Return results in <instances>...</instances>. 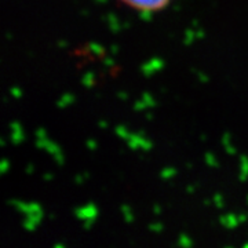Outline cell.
Instances as JSON below:
<instances>
[{
    "instance_id": "1",
    "label": "cell",
    "mask_w": 248,
    "mask_h": 248,
    "mask_svg": "<svg viewBox=\"0 0 248 248\" xmlns=\"http://www.w3.org/2000/svg\"><path fill=\"white\" fill-rule=\"evenodd\" d=\"M10 205H13L16 210H18L19 213H22L25 215V219L36 222L39 225V222L43 219V210L42 207L37 203H24L19 200H10Z\"/></svg>"
},
{
    "instance_id": "2",
    "label": "cell",
    "mask_w": 248,
    "mask_h": 248,
    "mask_svg": "<svg viewBox=\"0 0 248 248\" xmlns=\"http://www.w3.org/2000/svg\"><path fill=\"white\" fill-rule=\"evenodd\" d=\"M36 148H37V149H45V151L48 152V153L53 156L54 161H55L58 166H62V164H63V155H62L60 146H58L55 142L50 141L47 137L36 138Z\"/></svg>"
},
{
    "instance_id": "3",
    "label": "cell",
    "mask_w": 248,
    "mask_h": 248,
    "mask_svg": "<svg viewBox=\"0 0 248 248\" xmlns=\"http://www.w3.org/2000/svg\"><path fill=\"white\" fill-rule=\"evenodd\" d=\"M127 142V146L133 151L137 149H142V151H151L152 149V142L143 135L142 131L138 133H130L128 138L125 140Z\"/></svg>"
},
{
    "instance_id": "4",
    "label": "cell",
    "mask_w": 248,
    "mask_h": 248,
    "mask_svg": "<svg viewBox=\"0 0 248 248\" xmlns=\"http://www.w3.org/2000/svg\"><path fill=\"white\" fill-rule=\"evenodd\" d=\"M125 4L131 6L134 9H149V10H160L166 7V4H169L170 0H122Z\"/></svg>"
},
{
    "instance_id": "5",
    "label": "cell",
    "mask_w": 248,
    "mask_h": 248,
    "mask_svg": "<svg viewBox=\"0 0 248 248\" xmlns=\"http://www.w3.org/2000/svg\"><path fill=\"white\" fill-rule=\"evenodd\" d=\"M75 217L78 219H81V221H87V219H95L98 215V210L95 207V204L89 203L83 207H78L75 208Z\"/></svg>"
},
{
    "instance_id": "6",
    "label": "cell",
    "mask_w": 248,
    "mask_h": 248,
    "mask_svg": "<svg viewBox=\"0 0 248 248\" xmlns=\"http://www.w3.org/2000/svg\"><path fill=\"white\" fill-rule=\"evenodd\" d=\"M164 66V61L161 58H152L146 63L141 65V73L143 76H151L153 73L159 72Z\"/></svg>"
},
{
    "instance_id": "7",
    "label": "cell",
    "mask_w": 248,
    "mask_h": 248,
    "mask_svg": "<svg viewBox=\"0 0 248 248\" xmlns=\"http://www.w3.org/2000/svg\"><path fill=\"white\" fill-rule=\"evenodd\" d=\"M10 141L13 142L14 145H18L24 141V133H22V125L18 123V122H11L10 123Z\"/></svg>"
},
{
    "instance_id": "8",
    "label": "cell",
    "mask_w": 248,
    "mask_h": 248,
    "mask_svg": "<svg viewBox=\"0 0 248 248\" xmlns=\"http://www.w3.org/2000/svg\"><path fill=\"white\" fill-rule=\"evenodd\" d=\"M222 226H225L226 229H236L239 226V217L234 215V214H225L219 218Z\"/></svg>"
},
{
    "instance_id": "9",
    "label": "cell",
    "mask_w": 248,
    "mask_h": 248,
    "mask_svg": "<svg viewBox=\"0 0 248 248\" xmlns=\"http://www.w3.org/2000/svg\"><path fill=\"white\" fill-rule=\"evenodd\" d=\"M107 21L108 24H109V29H110V32H113V33H117V32H120L123 28L120 25V22L117 21V17H116L113 13H109L107 16Z\"/></svg>"
},
{
    "instance_id": "10",
    "label": "cell",
    "mask_w": 248,
    "mask_h": 248,
    "mask_svg": "<svg viewBox=\"0 0 248 248\" xmlns=\"http://www.w3.org/2000/svg\"><path fill=\"white\" fill-rule=\"evenodd\" d=\"M248 178V157L241 156L240 157V175L239 179L241 182H246Z\"/></svg>"
},
{
    "instance_id": "11",
    "label": "cell",
    "mask_w": 248,
    "mask_h": 248,
    "mask_svg": "<svg viewBox=\"0 0 248 248\" xmlns=\"http://www.w3.org/2000/svg\"><path fill=\"white\" fill-rule=\"evenodd\" d=\"M222 145H223V148H225V151L228 152L229 155H236V149H234V146L232 145V135L229 133H223L222 135Z\"/></svg>"
},
{
    "instance_id": "12",
    "label": "cell",
    "mask_w": 248,
    "mask_h": 248,
    "mask_svg": "<svg viewBox=\"0 0 248 248\" xmlns=\"http://www.w3.org/2000/svg\"><path fill=\"white\" fill-rule=\"evenodd\" d=\"M75 101V97L69 94V93H66V94H62V97L57 101V108H66L72 105V102Z\"/></svg>"
},
{
    "instance_id": "13",
    "label": "cell",
    "mask_w": 248,
    "mask_h": 248,
    "mask_svg": "<svg viewBox=\"0 0 248 248\" xmlns=\"http://www.w3.org/2000/svg\"><path fill=\"white\" fill-rule=\"evenodd\" d=\"M120 211H122V214H123L124 221L127 222V223H131V222L134 221L133 211H131V208H130L127 204H122V207H120Z\"/></svg>"
},
{
    "instance_id": "14",
    "label": "cell",
    "mask_w": 248,
    "mask_h": 248,
    "mask_svg": "<svg viewBox=\"0 0 248 248\" xmlns=\"http://www.w3.org/2000/svg\"><path fill=\"white\" fill-rule=\"evenodd\" d=\"M179 247H184V248H189L192 246V239L185 234V233H182V234H179V237H178V243H177Z\"/></svg>"
},
{
    "instance_id": "15",
    "label": "cell",
    "mask_w": 248,
    "mask_h": 248,
    "mask_svg": "<svg viewBox=\"0 0 248 248\" xmlns=\"http://www.w3.org/2000/svg\"><path fill=\"white\" fill-rule=\"evenodd\" d=\"M195 39H196V29H193V28H187V29L185 31V40H184V43H185L186 46L192 45Z\"/></svg>"
},
{
    "instance_id": "16",
    "label": "cell",
    "mask_w": 248,
    "mask_h": 248,
    "mask_svg": "<svg viewBox=\"0 0 248 248\" xmlns=\"http://www.w3.org/2000/svg\"><path fill=\"white\" fill-rule=\"evenodd\" d=\"M81 83H83L84 87H93V84H94V73L93 72H86L83 79H81Z\"/></svg>"
},
{
    "instance_id": "17",
    "label": "cell",
    "mask_w": 248,
    "mask_h": 248,
    "mask_svg": "<svg viewBox=\"0 0 248 248\" xmlns=\"http://www.w3.org/2000/svg\"><path fill=\"white\" fill-rule=\"evenodd\" d=\"M87 47H89V51H91L93 54H95V55H98V57H102V55L105 54V51H104V47L97 45V43H89Z\"/></svg>"
},
{
    "instance_id": "18",
    "label": "cell",
    "mask_w": 248,
    "mask_h": 248,
    "mask_svg": "<svg viewBox=\"0 0 248 248\" xmlns=\"http://www.w3.org/2000/svg\"><path fill=\"white\" fill-rule=\"evenodd\" d=\"M174 175H177V170L174 169V167H166V169L161 170V172H160V177L163 178V179H170Z\"/></svg>"
},
{
    "instance_id": "19",
    "label": "cell",
    "mask_w": 248,
    "mask_h": 248,
    "mask_svg": "<svg viewBox=\"0 0 248 248\" xmlns=\"http://www.w3.org/2000/svg\"><path fill=\"white\" fill-rule=\"evenodd\" d=\"M115 133L119 138H122V140H124V141H125V140L128 138V135H130L128 130H127L124 125H117V127L115 128Z\"/></svg>"
},
{
    "instance_id": "20",
    "label": "cell",
    "mask_w": 248,
    "mask_h": 248,
    "mask_svg": "<svg viewBox=\"0 0 248 248\" xmlns=\"http://www.w3.org/2000/svg\"><path fill=\"white\" fill-rule=\"evenodd\" d=\"M204 159H205V163H207L210 167H218V161H217V159H215V156H214L213 153L207 152V153L204 155Z\"/></svg>"
},
{
    "instance_id": "21",
    "label": "cell",
    "mask_w": 248,
    "mask_h": 248,
    "mask_svg": "<svg viewBox=\"0 0 248 248\" xmlns=\"http://www.w3.org/2000/svg\"><path fill=\"white\" fill-rule=\"evenodd\" d=\"M141 98L145 101V104L148 105L149 108H155L156 107V101H155V98L152 97L149 93H142Z\"/></svg>"
},
{
    "instance_id": "22",
    "label": "cell",
    "mask_w": 248,
    "mask_h": 248,
    "mask_svg": "<svg viewBox=\"0 0 248 248\" xmlns=\"http://www.w3.org/2000/svg\"><path fill=\"white\" fill-rule=\"evenodd\" d=\"M152 11H153V10H149V9L140 10V18H141L142 21H151Z\"/></svg>"
},
{
    "instance_id": "23",
    "label": "cell",
    "mask_w": 248,
    "mask_h": 248,
    "mask_svg": "<svg viewBox=\"0 0 248 248\" xmlns=\"http://www.w3.org/2000/svg\"><path fill=\"white\" fill-rule=\"evenodd\" d=\"M10 167V163L7 159H3L0 161V174H6Z\"/></svg>"
},
{
    "instance_id": "24",
    "label": "cell",
    "mask_w": 248,
    "mask_h": 248,
    "mask_svg": "<svg viewBox=\"0 0 248 248\" xmlns=\"http://www.w3.org/2000/svg\"><path fill=\"white\" fill-rule=\"evenodd\" d=\"M214 204L218 207V208H222L223 207V197L221 196V193H217L214 196Z\"/></svg>"
},
{
    "instance_id": "25",
    "label": "cell",
    "mask_w": 248,
    "mask_h": 248,
    "mask_svg": "<svg viewBox=\"0 0 248 248\" xmlns=\"http://www.w3.org/2000/svg\"><path fill=\"white\" fill-rule=\"evenodd\" d=\"M10 95L13 98H21L22 97V91L18 89V87H11L10 89Z\"/></svg>"
},
{
    "instance_id": "26",
    "label": "cell",
    "mask_w": 248,
    "mask_h": 248,
    "mask_svg": "<svg viewBox=\"0 0 248 248\" xmlns=\"http://www.w3.org/2000/svg\"><path fill=\"white\" fill-rule=\"evenodd\" d=\"M146 107H148V105L145 104V101L141 98L140 101H137V102H135V105H134L133 108H134V110H143Z\"/></svg>"
},
{
    "instance_id": "27",
    "label": "cell",
    "mask_w": 248,
    "mask_h": 248,
    "mask_svg": "<svg viewBox=\"0 0 248 248\" xmlns=\"http://www.w3.org/2000/svg\"><path fill=\"white\" fill-rule=\"evenodd\" d=\"M193 72H195V73H196V76H197V78H199V79H200V81H202V83H207V81H208V78H207V76H205V75H204L203 72L196 71V69H193Z\"/></svg>"
},
{
    "instance_id": "28",
    "label": "cell",
    "mask_w": 248,
    "mask_h": 248,
    "mask_svg": "<svg viewBox=\"0 0 248 248\" xmlns=\"http://www.w3.org/2000/svg\"><path fill=\"white\" fill-rule=\"evenodd\" d=\"M87 177H89V174H87V172H84L83 175H76V177H75V182H76L78 185H81V184L84 182V179H86Z\"/></svg>"
},
{
    "instance_id": "29",
    "label": "cell",
    "mask_w": 248,
    "mask_h": 248,
    "mask_svg": "<svg viewBox=\"0 0 248 248\" xmlns=\"http://www.w3.org/2000/svg\"><path fill=\"white\" fill-rule=\"evenodd\" d=\"M149 229L152 232H161L163 231V225L161 223H151L149 225Z\"/></svg>"
},
{
    "instance_id": "30",
    "label": "cell",
    "mask_w": 248,
    "mask_h": 248,
    "mask_svg": "<svg viewBox=\"0 0 248 248\" xmlns=\"http://www.w3.org/2000/svg\"><path fill=\"white\" fill-rule=\"evenodd\" d=\"M86 146L89 148L90 151H95V149H97V142L94 141V140H87V142H86Z\"/></svg>"
},
{
    "instance_id": "31",
    "label": "cell",
    "mask_w": 248,
    "mask_h": 248,
    "mask_svg": "<svg viewBox=\"0 0 248 248\" xmlns=\"http://www.w3.org/2000/svg\"><path fill=\"white\" fill-rule=\"evenodd\" d=\"M35 137H36V138H42V137H47V134H46L45 128H43V127H39V128L36 130Z\"/></svg>"
},
{
    "instance_id": "32",
    "label": "cell",
    "mask_w": 248,
    "mask_h": 248,
    "mask_svg": "<svg viewBox=\"0 0 248 248\" xmlns=\"http://www.w3.org/2000/svg\"><path fill=\"white\" fill-rule=\"evenodd\" d=\"M104 65L108 66V68H110V66H113V65H115V61H113L112 58H109V57H108V58L104 60Z\"/></svg>"
},
{
    "instance_id": "33",
    "label": "cell",
    "mask_w": 248,
    "mask_h": 248,
    "mask_svg": "<svg viewBox=\"0 0 248 248\" xmlns=\"http://www.w3.org/2000/svg\"><path fill=\"white\" fill-rule=\"evenodd\" d=\"M196 29V39H203L204 32L200 29V28H195Z\"/></svg>"
},
{
    "instance_id": "34",
    "label": "cell",
    "mask_w": 248,
    "mask_h": 248,
    "mask_svg": "<svg viewBox=\"0 0 248 248\" xmlns=\"http://www.w3.org/2000/svg\"><path fill=\"white\" fill-rule=\"evenodd\" d=\"M84 222V229H90L91 226H93V222L94 219H87V221H83Z\"/></svg>"
},
{
    "instance_id": "35",
    "label": "cell",
    "mask_w": 248,
    "mask_h": 248,
    "mask_svg": "<svg viewBox=\"0 0 248 248\" xmlns=\"http://www.w3.org/2000/svg\"><path fill=\"white\" fill-rule=\"evenodd\" d=\"M25 171H27V174H32V172L35 171V166H33V164H28Z\"/></svg>"
},
{
    "instance_id": "36",
    "label": "cell",
    "mask_w": 248,
    "mask_h": 248,
    "mask_svg": "<svg viewBox=\"0 0 248 248\" xmlns=\"http://www.w3.org/2000/svg\"><path fill=\"white\" fill-rule=\"evenodd\" d=\"M160 211H161V208H160L159 204H155L153 205V213H155V215H159Z\"/></svg>"
},
{
    "instance_id": "37",
    "label": "cell",
    "mask_w": 248,
    "mask_h": 248,
    "mask_svg": "<svg viewBox=\"0 0 248 248\" xmlns=\"http://www.w3.org/2000/svg\"><path fill=\"white\" fill-rule=\"evenodd\" d=\"M237 217H239V221L240 222H244L248 218V214H239Z\"/></svg>"
},
{
    "instance_id": "38",
    "label": "cell",
    "mask_w": 248,
    "mask_h": 248,
    "mask_svg": "<svg viewBox=\"0 0 248 248\" xmlns=\"http://www.w3.org/2000/svg\"><path fill=\"white\" fill-rule=\"evenodd\" d=\"M117 97L122 98V99H127L128 95H127V93H124V91H119V93H117Z\"/></svg>"
},
{
    "instance_id": "39",
    "label": "cell",
    "mask_w": 248,
    "mask_h": 248,
    "mask_svg": "<svg viewBox=\"0 0 248 248\" xmlns=\"http://www.w3.org/2000/svg\"><path fill=\"white\" fill-rule=\"evenodd\" d=\"M43 179H45V181H47V182H48V181H51V179H53V174H50V172L43 174Z\"/></svg>"
},
{
    "instance_id": "40",
    "label": "cell",
    "mask_w": 248,
    "mask_h": 248,
    "mask_svg": "<svg viewBox=\"0 0 248 248\" xmlns=\"http://www.w3.org/2000/svg\"><path fill=\"white\" fill-rule=\"evenodd\" d=\"M66 46H68V43H66L65 40H60V42H58V47H61V48H65Z\"/></svg>"
},
{
    "instance_id": "41",
    "label": "cell",
    "mask_w": 248,
    "mask_h": 248,
    "mask_svg": "<svg viewBox=\"0 0 248 248\" xmlns=\"http://www.w3.org/2000/svg\"><path fill=\"white\" fill-rule=\"evenodd\" d=\"M98 125H99L101 128H107V127H108L107 122H104V120H101V122H98Z\"/></svg>"
},
{
    "instance_id": "42",
    "label": "cell",
    "mask_w": 248,
    "mask_h": 248,
    "mask_svg": "<svg viewBox=\"0 0 248 248\" xmlns=\"http://www.w3.org/2000/svg\"><path fill=\"white\" fill-rule=\"evenodd\" d=\"M186 192H187V193H193V192H195V186H187V187H186Z\"/></svg>"
},
{
    "instance_id": "43",
    "label": "cell",
    "mask_w": 248,
    "mask_h": 248,
    "mask_svg": "<svg viewBox=\"0 0 248 248\" xmlns=\"http://www.w3.org/2000/svg\"><path fill=\"white\" fill-rule=\"evenodd\" d=\"M110 53H112V54L117 53V46H116V45L110 46Z\"/></svg>"
},
{
    "instance_id": "44",
    "label": "cell",
    "mask_w": 248,
    "mask_h": 248,
    "mask_svg": "<svg viewBox=\"0 0 248 248\" xmlns=\"http://www.w3.org/2000/svg\"><path fill=\"white\" fill-rule=\"evenodd\" d=\"M54 248H65V246L61 243H57V244H54Z\"/></svg>"
},
{
    "instance_id": "45",
    "label": "cell",
    "mask_w": 248,
    "mask_h": 248,
    "mask_svg": "<svg viewBox=\"0 0 248 248\" xmlns=\"http://www.w3.org/2000/svg\"><path fill=\"white\" fill-rule=\"evenodd\" d=\"M128 27H130V24H128V22H124L123 25H122V28H123V29H127Z\"/></svg>"
},
{
    "instance_id": "46",
    "label": "cell",
    "mask_w": 248,
    "mask_h": 248,
    "mask_svg": "<svg viewBox=\"0 0 248 248\" xmlns=\"http://www.w3.org/2000/svg\"><path fill=\"white\" fill-rule=\"evenodd\" d=\"M146 119H148V120H152V119H153V115H152V113H146Z\"/></svg>"
},
{
    "instance_id": "47",
    "label": "cell",
    "mask_w": 248,
    "mask_h": 248,
    "mask_svg": "<svg viewBox=\"0 0 248 248\" xmlns=\"http://www.w3.org/2000/svg\"><path fill=\"white\" fill-rule=\"evenodd\" d=\"M204 204H205V205H210V200H207V199H205V200H204Z\"/></svg>"
},
{
    "instance_id": "48",
    "label": "cell",
    "mask_w": 248,
    "mask_h": 248,
    "mask_svg": "<svg viewBox=\"0 0 248 248\" xmlns=\"http://www.w3.org/2000/svg\"><path fill=\"white\" fill-rule=\"evenodd\" d=\"M97 3H107V0H95Z\"/></svg>"
},
{
    "instance_id": "49",
    "label": "cell",
    "mask_w": 248,
    "mask_h": 248,
    "mask_svg": "<svg viewBox=\"0 0 248 248\" xmlns=\"http://www.w3.org/2000/svg\"><path fill=\"white\" fill-rule=\"evenodd\" d=\"M243 247H244V248H248V243H246V244H244Z\"/></svg>"
},
{
    "instance_id": "50",
    "label": "cell",
    "mask_w": 248,
    "mask_h": 248,
    "mask_svg": "<svg viewBox=\"0 0 248 248\" xmlns=\"http://www.w3.org/2000/svg\"><path fill=\"white\" fill-rule=\"evenodd\" d=\"M247 204H248V196H247Z\"/></svg>"
}]
</instances>
